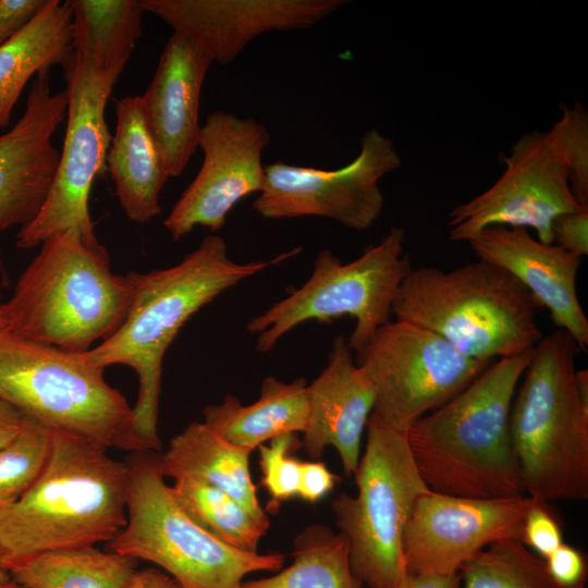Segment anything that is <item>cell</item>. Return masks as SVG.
Returning a JSON list of instances; mask_svg holds the SVG:
<instances>
[{
  "mask_svg": "<svg viewBox=\"0 0 588 588\" xmlns=\"http://www.w3.org/2000/svg\"><path fill=\"white\" fill-rule=\"evenodd\" d=\"M468 243L480 260L501 267L523 284L550 311L558 329L587 351L588 318L576 289L581 257L535 240L523 228L489 226Z\"/></svg>",
  "mask_w": 588,
  "mask_h": 588,
  "instance_id": "19",
  "label": "cell"
},
{
  "mask_svg": "<svg viewBox=\"0 0 588 588\" xmlns=\"http://www.w3.org/2000/svg\"><path fill=\"white\" fill-rule=\"evenodd\" d=\"M72 49L96 69L121 74L143 35L142 0H69Z\"/></svg>",
  "mask_w": 588,
  "mask_h": 588,
  "instance_id": "27",
  "label": "cell"
},
{
  "mask_svg": "<svg viewBox=\"0 0 588 588\" xmlns=\"http://www.w3.org/2000/svg\"><path fill=\"white\" fill-rule=\"evenodd\" d=\"M297 252L295 248L269 260L236 262L229 256L225 240L210 234L179 264L135 272V292L124 321L86 355L102 369L125 365L136 372L139 387L133 406L134 427L148 451L157 452L161 446L158 415L162 364L180 330L221 293Z\"/></svg>",
  "mask_w": 588,
  "mask_h": 588,
  "instance_id": "1",
  "label": "cell"
},
{
  "mask_svg": "<svg viewBox=\"0 0 588 588\" xmlns=\"http://www.w3.org/2000/svg\"><path fill=\"white\" fill-rule=\"evenodd\" d=\"M25 416L10 403L0 399V449L21 431Z\"/></svg>",
  "mask_w": 588,
  "mask_h": 588,
  "instance_id": "39",
  "label": "cell"
},
{
  "mask_svg": "<svg viewBox=\"0 0 588 588\" xmlns=\"http://www.w3.org/2000/svg\"><path fill=\"white\" fill-rule=\"evenodd\" d=\"M299 448L302 440L297 433L282 434L272 439L269 445L258 446L260 485L270 497L269 509L273 507V512L282 502L297 498L302 461L292 453Z\"/></svg>",
  "mask_w": 588,
  "mask_h": 588,
  "instance_id": "33",
  "label": "cell"
},
{
  "mask_svg": "<svg viewBox=\"0 0 588 588\" xmlns=\"http://www.w3.org/2000/svg\"><path fill=\"white\" fill-rule=\"evenodd\" d=\"M347 0H142L152 13L199 48L211 62L226 65L258 36L309 28Z\"/></svg>",
  "mask_w": 588,
  "mask_h": 588,
  "instance_id": "17",
  "label": "cell"
},
{
  "mask_svg": "<svg viewBox=\"0 0 588 588\" xmlns=\"http://www.w3.org/2000/svg\"><path fill=\"white\" fill-rule=\"evenodd\" d=\"M539 304L512 274L488 261L449 271L412 269L392 304L394 319L427 329L463 355L489 363L527 352L541 340Z\"/></svg>",
  "mask_w": 588,
  "mask_h": 588,
  "instance_id": "6",
  "label": "cell"
},
{
  "mask_svg": "<svg viewBox=\"0 0 588 588\" xmlns=\"http://www.w3.org/2000/svg\"><path fill=\"white\" fill-rule=\"evenodd\" d=\"M211 63L193 42L173 33L140 96L147 127L170 177L185 170L198 148L200 95Z\"/></svg>",
  "mask_w": 588,
  "mask_h": 588,
  "instance_id": "20",
  "label": "cell"
},
{
  "mask_svg": "<svg viewBox=\"0 0 588 588\" xmlns=\"http://www.w3.org/2000/svg\"><path fill=\"white\" fill-rule=\"evenodd\" d=\"M460 573L451 576L407 574L395 588H460Z\"/></svg>",
  "mask_w": 588,
  "mask_h": 588,
  "instance_id": "40",
  "label": "cell"
},
{
  "mask_svg": "<svg viewBox=\"0 0 588 588\" xmlns=\"http://www.w3.org/2000/svg\"><path fill=\"white\" fill-rule=\"evenodd\" d=\"M505 169L485 192L449 213V238L469 242L489 226L531 228L553 244L552 223L579 208L549 132L520 135L504 157Z\"/></svg>",
  "mask_w": 588,
  "mask_h": 588,
  "instance_id": "14",
  "label": "cell"
},
{
  "mask_svg": "<svg viewBox=\"0 0 588 588\" xmlns=\"http://www.w3.org/2000/svg\"><path fill=\"white\" fill-rule=\"evenodd\" d=\"M354 475L355 497L332 501L335 524L348 543L350 563L367 588H395L407 575L403 537L417 500L430 489L415 464L406 433L373 413Z\"/></svg>",
  "mask_w": 588,
  "mask_h": 588,
  "instance_id": "9",
  "label": "cell"
},
{
  "mask_svg": "<svg viewBox=\"0 0 588 588\" xmlns=\"http://www.w3.org/2000/svg\"><path fill=\"white\" fill-rule=\"evenodd\" d=\"M154 453H134L127 462L126 524L109 550L156 565L184 588H242L246 575L282 567L283 554L235 549L197 525L175 500Z\"/></svg>",
  "mask_w": 588,
  "mask_h": 588,
  "instance_id": "8",
  "label": "cell"
},
{
  "mask_svg": "<svg viewBox=\"0 0 588 588\" xmlns=\"http://www.w3.org/2000/svg\"><path fill=\"white\" fill-rule=\"evenodd\" d=\"M66 110V89L53 93L49 70L42 71L32 82L23 114L0 135V240L39 213L59 162L52 137ZM0 271L5 274L1 245Z\"/></svg>",
  "mask_w": 588,
  "mask_h": 588,
  "instance_id": "18",
  "label": "cell"
},
{
  "mask_svg": "<svg viewBox=\"0 0 588 588\" xmlns=\"http://www.w3.org/2000/svg\"><path fill=\"white\" fill-rule=\"evenodd\" d=\"M69 0H47L34 20L0 46V127H8L22 91L33 76L72 57Z\"/></svg>",
  "mask_w": 588,
  "mask_h": 588,
  "instance_id": "25",
  "label": "cell"
},
{
  "mask_svg": "<svg viewBox=\"0 0 588 588\" xmlns=\"http://www.w3.org/2000/svg\"><path fill=\"white\" fill-rule=\"evenodd\" d=\"M269 143L268 127L252 117L223 110L207 117L198 143L201 167L163 222L174 241L196 226L220 230L241 199L261 191L262 152Z\"/></svg>",
  "mask_w": 588,
  "mask_h": 588,
  "instance_id": "15",
  "label": "cell"
},
{
  "mask_svg": "<svg viewBox=\"0 0 588 588\" xmlns=\"http://www.w3.org/2000/svg\"><path fill=\"white\" fill-rule=\"evenodd\" d=\"M174 580L157 567L137 569L124 588H172Z\"/></svg>",
  "mask_w": 588,
  "mask_h": 588,
  "instance_id": "41",
  "label": "cell"
},
{
  "mask_svg": "<svg viewBox=\"0 0 588 588\" xmlns=\"http://www.w3.org/2000/svg\"><path fill=\"white\" fill-rule=\"evenodd\" d=\"M546 563L550 576L560 588H585L587 560L577 548L563 542L546 559Z\"/></svg>",
  "mask_w": 588,
  "mask_h": 588,
  "instance_id": "35",
  "label": "cell"
},
{
  "mask_svg": "<svg viewBox=\"0 0 588 588\" xmlns=\"http://www.w3.org/2000/svg\"><path fill=\"white\" fill-rule=\"evenodd\" d=\"M52 429L25 417L17 436L0 449V509L22 498L42 473L51 451Z\"/></svg>",
  "mask_w": 588,
  "mask_h": 588,
  "instance_id": "31",
  "label": "cell"
},
{
  "mask_svg": "<svg viewBox=\"0 0 588 588\" xmlns=\"http://www.w3.org/2000/svg\"><path fill=\"white\" fill-rule=\"evenodd\" d=\"M11 578L25 588H124L138 561L98 547L42 552L3 560Z\"/></svg>",
  "mask_w": 588,
  "mask_h": 588,
  "instance_id": "26",
  "label": "cell"
},
{
  "mask_svg": "<svg viewBox=\"0 0 588 588\" xmlns=\"http://www.w3.org/2000/svg\"><path fill=\"white\" fill-rule=\"evenodd\" d=\"M532 498L477 499L427 491L416 502L403 537L407 574L451 576L489 544L522 540Z\"/></svg>",
  "mask_w": 588,
  "mask_h": 588,
  "instance_id": "16",
  "label": "cell"
},
{
  "mask_svg": "<svg viewBox=\"0 0 588 588\" xmlns=\"http://www.w3.org/2000/svg\"><path fill=\"white\" fill-rule=\"evenodd\" d=\"M580 348L558 329L532 348L510 413L524 493L543 502L588 499V400L577 390Z\"/></svg>",
  "mask_w": 588,
  "mask_h": 588,
  "instance_id": "5",
  "label": "cell"
},
{
  "mask_svg": "<svg viewBox=\"0 0 588 588\" xmlns=\"http://www.w3.org/2000/svg\"><path fill=\"white\" fill-rule=\"evenodd\" d=\"M522 541L544 560L562 543V528L548 502L532 498L524 519Z\"/></svg>",
  "mask_w": 588,
  "mask_h": 588,
  "instance_id": "34",
  "label": "cell"
},
{
  "mask_svg": "<svg viewBox=\"0 0 588 588\" xmlns=\"http://www.w3.org/2000/svg\"><path fill=\"white\" fill-rule=\"evenodd\" d=\"M567 171L571 189L580 206L588 205V112L580 101L562 108L548 131Z\"/></svg>",
  "mask_w": 588,
  "mask_h": 588,
  "instance_id": "32",
  "label": "cell"
},
{
  "mask_svg": "<svg viewBox=\"0 0 588 588\" xmlns=\"http://www.w3.org/2000/svg\"><path fill=\"white\" fill-rule=\"evenodd\" d=\"M68 82L66 130L49 194L36 218L20 228L15 245L30 249L66 230L98 241L89 211L96 176L103 171L111 142L105 110L121 74L96 69L72 52L64 66Z\"/></svg>",
  "mask_w": 588,
  "mask_h": 588,
  "instance_id": "11",
  "label": "cell"
},
{
  "mask_svg": "<svg viewBox=\"0 0 588 588\" xmlns=\"http://www.w3.org/2000/svg\"><path fill=\"white\" fill-rule=\"evenodd\" d=\"M7 331L5 303L0 296V333Z\"/></svg>",
  "mask_w": 588,
  "mask_h": 588,
  "instance_id": "43",
  "label": "cell"
},
{
  "mask_svg": "<svg viewBox=\"0 0 588 588\" xmlns=\"http://www.w3.org/2000/svg\"><path fill=\"white\" fill-rule=\"evenodd\" d=\"M355 354V363L375 393L372 413L403 432L455 396L487 367L440 335L397 319L381 326Z\"/></svg>",
  "mask_w": 588,
  "mask_h": 588,
  "instance_id": "12",
  "label": "cell"
},
{
  "mask_svg": "<svg viewBox=\"0 0 588 588\" xmlns=\"http://www.w3.org/2000/svg\"><path fill=\"white\" fill-rule=\"evenodd\" d=\"M307 395L309 412L302 448L314 460H319L327 446L334 448L345 476L351 478L359 463L375 393L343 335L334 339L328 363L307 385Z\"/></svg>",
  "mask_w": 588,
  "mask_h": 588,
  "instance_id": "21",
  "label": "cell"
},
{
  "mask_svg": "<svg viewBox=\"0 0 588 588\" xmlns=\"http://www.w3.org/2000/svg\"><path fill=\"white\" fill-rule=\"evenodd\" d=\"M172 588H184V587H182L181 585H179V584L174 580V585H173Z\"/></svg>",
  "mask_w": 588,
  "mask_h": 588,
  "instance_id": "45",
  "label": "cell"
},
{
  "mask_svg": "<svg viewBox=\"0 0 588 588\" xmlns=\"http://www.w3.org/2000/svg\"><path fill=\"white\" fill-rule=\"evenodd\" d=\"M463 588H560L543 558L522 540L495 541L467 561L460 571Z\"/></svg>",
  "mask_w": 588,
  "mask_h": 588,
  "instance_id": "30",
  "label": "cell"
},
{
  "mask_svg": "<svg viewBox=\"0 0 588 588\" xmlns=\"http://www.w3.org/2000/svg\"><path fill=\"white\" fill-rule=\"evenodd\" d=\"M10 588H25L19 584H16L15 581L13 583V585L10 587Z\"/></svg>",
  "mask_w": 588,
  "mask_h": 588,
  "instance_id": "44",
  "label": "cell"
},
{
  "mask_svg": "<svg viewBox=\"0 0 588 588\" xmlns=\"http://www.w3.org/2000/svg\"><path fill=\"white\" fill-rule=\"evenodd\" d=\"M553 244L578 256L588 255V205L560 215L552 223Z\"/></svg>",
  "mask_w": 588,
  "mask_h": 588,
  "instance_id": "36",
  "label": "cell"
},
{
  "mask_svg": "<svg viewBox=\"0 0 588 588\" xmlns=\"http://www.w3.org/2000/svg\"><path fill=\"white\" fill-rule=\"evenodd\" d=\"M339 481L321 461L301 463L297 498L308 503H317L323 499Z\"/></svg>",
  "mask_w": 588,
  "mask_h": 588,
  "instance_id": "38",
  "label": "cell"
},
{
  "mask_svg": "<svg viewBox=\"0 0 588 588\" xmlns=\"http://www.w3.org/2000/svg\"><path fill=\"white\" fill-rule=\"evenodd\" d=\"M531 355L532 348L499 358L405 432L431 491L477 499L525 494L511 442L510 413Z\"/></svg>",
  "mask_w": 588,
  "mask_h": 588,
  "instance_id": "2",
  "label": "cell"
},
{
  "mask_svg": "<svg viewBox=\"0 0 588 588\" xmlns=\"http://www.w3.org/2000/svg\"><path fill=\"white\" fill-rule=\"evenodd\" d=\"M292 555V564L281 572L243 581L242 588H363L351 567L347 540L324 525L302 530Z\"/></svg>",
  "mask_w": 588,
  "mask_h": 588,
  "instance_id": "28",
  "label": "cell"
},
{
  "mask_svg": "<svg viewBox=\"0 0 588 588\" xmlns=\"http://www.w3.org/2000/svg\"><path fill=\"white\" fill-rule=\"evenodd\" d=\"M14 580L11 578L7 568L4 567L3 556L0 552V588H10Z\"/></svg>",
  "mask_w": 588,
  "mask_h": 588,
  "instance_id": "42",
  "label": "cell"
},
{
  "mask_svg": "<svg viewBox=\"0 0 588 588\" xmlns=\"http://www.w3.org/2000/svg\"><path fill=\"white\" fill-rule=\"evenodd\" d=\"M86 352L0 333V399L53 430L132 453L138 438L133 406L111 387Z\"/></svg>",
  "mask_w": 588,
  "mask_h": 588,
  "instance_id": "7",
  "label": "cell"
},
{
  "mask_svg": "<svg viewBox=\"0 0 588 588\" xmlns=\"http://www.w3.org/2000/svg\"><path fill=\"white\" fill-rule=\"evenodd\" d=\"M401 166L392 139L370 127L360 137L357 157L342 168L323 170L282 161L265 166V183L253 208L267 219L322 217L364 231L384 207L380 180Z\"/></svg>",
  "mask_w": 588,
  "mask_h": 588,
  "instance_id": "13",
  "label": "cell"
},
{
  "mask_svg": "<svg viewBox=\"0 0 588 588\" xmlns=\"http://www.w3.org/2000/svg\"><path fill=\"white\" fill-rule=\"evenodd\" d=\"M305 379L283 382L267 377L258 400L244 405L234 395L204 408V422L232 444L252 453L266 441L304 432L308 420Z\"/></svg>",
  "mask_w": 588,
  "mask_h": 588,
  "instance_id": "24",
  "label": "cell"
},
{
  "mask_svg": "<svg viewBox=\"0 0 588 588\" xmlns=\"http://www.w3.org/2000/svg\"><path fill=\"white\" fill-rule=\"evenodd\" d=\"M171 490L183 511L211 536L235 549L257 552L270 526L268 515H254L221 489L191 477L174 479Z\"/></svg>",
  "mask_w": 588,
  "mask_h": 588,
  "instance_id": "29",
  "label": "cell"
},
{
  "mask_svg": "<svg viewBox=\"0 0 588 588\" xmlns=\"http://www.w3.org/2000/svg\"><path fill=\"white\" fill-rule=\"evenodd\" d=\"M47 0H0V46L23 30Z\"/></svg>",
  "mask_w": 588,
  "mask_h": 588,
  "instance_id": "37",
  "label": "cell"
},
{
  "mask_svg": "<svg viewBox=\"0 0 588 588\" xmlns=\"http://www.w3.org/2000/svg\"><path fill=\"white\" fill-rule=\"evenodd\" d=\"M107 448L52 429L48 462L32 488L0 509L3 560L108 544L127 517L130 467Z\"/></svg>",
  "mask_w": 588,
  "mask_h": 588,
  "instance_id": "3",
  "label": "cell"
},
{
  "mask_svg": "<svg viewBox=\"0 0 588 588\" xmlns=\"http://www.w3.org/2000/svg\"><path fill=\"white\" fill-rule=\"evenodd\" d=\"M106 162L125 216L147 223L161 213L160 193L169 180L164 160L151 136L140 96L121 98Z\"/></svg>",
  "mask_w": 588,
  "mask_h": 588,
  "instance_id": "22",
  "label": "cell"
},
{
  "mask_svg": "<svg viewBox=\"0 0 588 588\" xmlns=\"http://www.w3.org/2000/svg\"><path fill=\"white\" fill-rule=\"evenodd\" d=\"M249 455L206 422H192L158 455V468L164 478L191 477L217 487L254 515L265 516L249 471Z\"/></svg>",
  "mask_w": 588,
  "mask_h": 588,
  "instance_id": "23",
  "label": "cell"
},
{
  "mask_svg": "<svg viewBox=\"0 0 588 588\" xmlns=\"http://www.w3.org/2000/svg\"><path fill=\"white\" fill-rule=\"evenodd\" d=\"M404 243L405 231L393 226L381 242L347 264L330 249L319 252L309 279L246 324L248 332L257 334L256 350L271 351L306 321L350 316L355 327L347 344L353 353L359 352L391 320L396 292L413 269Z\"/></svg>",
  "mask_w": 588,
  "mask_h": 588,
  "instance_id": "10",
  "label": "cell"
},
{
  "mask_svg": "<svg viewBox=\"0 0 588 588\" xmlns=\"http://www.w3.org/2000/svg\"><path fill=\"white\" fill-rule=\"evenodd\" d=\"M39 246L4 302L7 331L87 352L124 321L135 292V272L114 273L106 247L72 229Z\"/></svg>",
  "mask_w": 588,
  "mask_h": 588,
  "instance_id": "4",
  "label": "cell"
}]
</instances>
